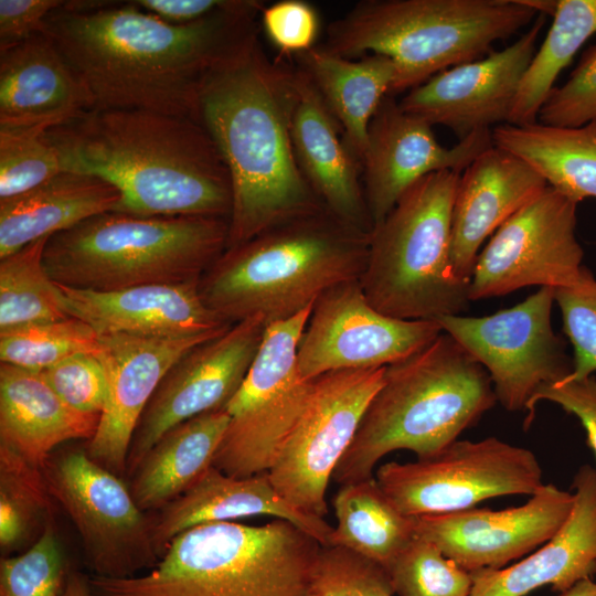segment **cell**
<instances>
[{"instance_id":"1","label":"cell","mask_w":596,"mask_h":596,"mask_svg":"<svg viewBox=\"0 0 596 596\" xmlns=\"http://www.w3.org/2000/svg\"><path fill=\"white\" fill-rule=\"evenodd\" d=\"M265 4L238 0L189 24L134 1H64L44 31L88 92L93 110L137 109L194 118L210 72L260 32Z\"/></svg>"},{"instance_id":"2","label":"cell","mask_w":596,"mask_h":596,"mask_svg":"<svg viewBox=\"0 0 596 596\" xmlns=\"http://www.w3.org/2000/svg\"><path fill=\"white\" fill-rule=\"evenodd\" d=\"M296 75V65L268 57L257 33L202 84L193 119L217 147L232 184L226 248L326 209L292 147Z\"/></svg>"},{"instance_id":"3","label":"cell","mask_w":596,"mask_h":596,"mask_svg":"<svg viewBox=\"0 0 596 596\" xmlns=\"http://www.w3.org/2000/svg\"><path fill=\"white\" fill-rule=\"evenodd\" d=\"M63 171L97 177L119 193L113 212L230 220L227 167L194 119L137 109L91 110L45 131Z\"/></svg>"},{"instance_id":"4","label":"cell","mask_w":596,"mask_h":596,"mask_svg":"<svg viewBox=\"0 0 596 596\" xmlns=\"http://www.w3.org/2000/svg\"><path fill=\"white\" fill-rule=\"evenodd\" d=\"M369 234L327 209L279 224L226 248L201 277V298L230 324L287 320L360 278Z\"/></svg>"},{"instance_id":"5","label":"cell","mask_w":596,"mask_h":596,"mask_svg":"<svg viewBox=\"0 0 596 596\" xmlns=\"http://www.w3.org/2000/svg\"><path fill=\"white\" fill-rule=\"evenodd\" d=\"M497 403L486 369L454 338L434 341L384 369L354 439L333 471L344 485L374 477L387 454L436 455L475 426Z\"/></svg>"},{"instance_id":"6","label":"cell","mask_w":596,"mask_h":596,"mask_svg":"<svg viewBox=\"0 0 596 596\" xmlns=\"http://www.w3.org/2000/svg\"><path fill=\"white\" fill-rule=\"evenodd\" d=\"M321 544L283 519L213 522L177 535L147 573L89 574L92 596H308Z\"/></svg>"},{"instance_id":"7","label":"cell","mask_w":596,"mask_h":596,"mask_svg":"<svg viewBox=\"0 0 596 596\" xmlns=\"http://www.w3.org/2000/svg\"><path fill=\"white\" fill-rule=\"evenodd\" d=\"M538 13L525 0H362L328 25L321 46L351 60L391 58L394 96L488 55Z\"/></svg>"},{"instance_id":"8","label":"cell","mask_w":596,"mask_h":596,"mask_svg":"<svg viewBox=\"0 0 596 596\" xmlns=\"http://www.w3.org/2000/svg\"><path fill=\"white\" fill-rule=\"evenodd\" d=\"M228 219L95 215L52 235L43 264L62 286L113 291L200 280L226 249Z\"/></svg>"},{"instance_id":"9","label":"cell","mask_w":596,"mask_h":596,"mask_svg":"<svg viewBox=\"0 0 596 596\" xmlns=\"http://www.w3.org/2000/svg\"><path fill=\"white\" fill-rule=\"evenodd\" d=\"M459 178L451 170L425 175L370 231L359 281L380 312L403 320L437 321L468 309L469 281L456 278L450 264Z\"/></svg>"},{"instance_id":"10","label":"cell","mask_w":596,"mask_h":596,"mask_svg":"<svg viewBox=\"0 0 596 596\" xmlns=\"http://www.w3.org/2000/svg\"><path fill=\"white\" fill-rule=\"evenodd\" d=\"M312 306L266 326L258 352L224 409L230 422L212 466L233 477L268 472L309 393L297 366V347Z\"/></svg>"},{"instance_id":"11","label":"cell","mask_w":596,"mask_h":596,"mask_svg":"<svg viewBox=\"0 0 596 596\" xmlns=\"http://www.w3.org/2000/svg\"><path fill=\"white\" fill-rule=\"evenodd\" d=\"M374 477L393 504L414 518L468 510L496 497H530L543 485L536 456L497 437L457 439L427 458L383 464Z\"/></svg>"},{"instance_id":"12","label":"cell","mask_w":596,"mask_h":596,"mask_svg":"<svg viewBox=\"0 0 596 596\" xmlns=\"http://www.w3.org/2000/svg\"><path fill=\"white\" fill-rule=\"evenodd\" d=\"M555 289L542 287L513 307L483 317L445 316L437 320L488 372L499 402L533 421L541 387L571 375L573 360L551 322Z\"/></svg>"},{"instance_id":"13","label":"cell","mask_w":596,"mask_h":596,"mask_svg":"<svg viewBox=\"0 0 596 596\" xmlns=\"http://www.w3.org/2000/svg\"><path fill=\"white\" fill-rule=\"evenodd\" d=\"M384 368L338 370L311 379L306 403L268 471L278 493L304 513L328 514L327 489Z\"/></svg>"},{"instance_id":"14","label":"cell","mask_w":596,"mask_h":596,"mask_svg":"<svg viewBox=\"0 0 596 596\" xmlns=\"http://www.w3.org/2000/svg\"><path fill=\"white\" fill-rule=\"evenodd\" d=\"M43 472L52 498L81 536L93 575L130 577L159 562L152 517L137 505L121 477L95 462L85 449L52 454Z\"/></svg>"},{"instance_id":"15","label":"cell","mask_w":596,"mask_h":596,"mask_svg":"<svg viewBox=\"0 0 596 596\" xmlns=\"http://www.w3.org/2000/svg\"><path fill=\"white\" fill-rule=\"evenodd\" d=\"M575 201L547 187L509 217L479 253L469 281L470 300L538 286H574L584 268L576 238Z\"/></svg>"},{"instance_id":"16","label":"cell","mask_w":596,"mask_h":596,"mask_svg":"<svg viewBox=\"0 0 596 596\" xmlns=\"http://www.w3.org/2000/svg\"><path fill=\"white\" fill-rule=\"evenodd\" d=\"M443 329L434 320H403L376 310L359 279L341 283L313 304L297 347L304 380L349 369L384 368L434 341Z\"/></svg>"},{"instance_id":"17","label":"cell","mask_w":596,"mask_h":596,"mask_svg":"<svg viewBox=\"0 0 596 596\" xmlns=\"http://www.w3.org/2000/svg\"><path fill=\"white\" fill-rule=\"evenodd\" d=\"M265 329L257 318L237 322L191 349L168 371L136 427L126 476L168 430L226 406L245 380Z\"/></svg>"},{"instance_id":"18","label":"cell","mask_w":596,"mask_h":596,"mask_svg":"<svg viewBox=\"0 0 596 596\" xmlns=\"http://www.w3.org/2000/svg\"><path fill=\"white\" fill-rule=\"evenodd\" d=\"M572 492L543 483L519 507L414 518L415 535L472 573L499 570L549 541L573 508Z\"/></svg>"},{"instance_id":"19","label":"cell","mask_w":596,"mask_h":596,"mask_svg":"<svg viewBox=\"0 0 596 596\" xmlns=\"http://www.w3.org/2000/svg\"><path fill=\"white\" fill-rule=\"evenodd\" d=\"M545 22L538 19L508 47L445 70L411 89L401 108L433 125H443L459 140L509 120L513 103Z\"/></svg>"},{"instance_id":"20","label":"cell","mask_w":596,"mask_h":596,"mask_svg":"<svg viewBox=\"0 0 596 596\" xmlns=\"http://www.w3.org/2000/svg\"><path fill=\"white\" fill-rule=\"evenodd\" d=\"M490 146L491 129H481L446 148L436 140L429 123L403 110L387 95L370 123L361 161L372 224L382 221L419 179L440 170L461 173Z\"/></svg>"},{"instance_id":"21","label":"cell","mask_w":596,"mask_h":596,"mask_svg":"<svg viewBox=\"0 0 596 596\" xmlns=\"http://www.w3.org/2000/svg\"><path fill=\"white\" fill-rule=\"evenodd\" d=\"M219 334L149 338L98 336L107 380V401L87 455L113 473L126 476L127 457L136 427L168 371L191 349Z\"/></svg>"},{"instance_id":"22","label":"cell","mask_w":596,"mask_h":596,"mask_svg":"<svg viewBox=\"0 0 596 596\" xmlns=\"http://www.w3.org/2000/svg\"><path fill=\"white\" fill-rule=\"evenodd\" d=\"M199 283L150 284L113 291L57 285L70 316L89 324L98 336L184 338L225 332L233 324L206 307Z\"/></svg>"},{"instance_id":"23","label":"cell","mask_w":596,"mask_h":596,"mask_svg":"<svg viewBox=\"0 0 596 596\" xmlns=\"http://www.w3.org/2000/svg\"><path fill=\"white\" fill-rule=\"evenodd\" d=\"M547 187L529 164L493 145L478 155L460 173L456 190L450 244L455 277L470 281L483 242Z\"/></svg>"},{"instance_id":"24","label":"cell","mask_w":596,"mask_h":596,"mask_svg":"<svg viewBox=\"0 0 596 596\" xmlns=\"http://www.w3.org/2000/svg\"><path fill=\"white\" fill-rule=\"evenodd\" d=\"M259 515L289 521L322 546L330 545L333 528L324 518L304 513L286 501L268 472L238 478L214 466L152 517L153 545L161 558L169 543L193 526Z\"/></svg>"},{"instance_id":"25","label":"cell","mask_w":596,"mask_h":596,"mask_svg":"<svg viewBox=\"0 0 596 596\" xmlns=\"http://www.w3.org/2000/svg\"><path fill=\"white\" fill-rule=\"evenodd\" d=\"M91 110L88 92L45 33L0 50V127L47 131Z\"/></svg>"},{"instance_id":"26","label":"cell","mask_w":596,"mask_h":596,"mask_svg":"<svg viewBox=\"0 0 596 596\" xmlns=\"http://www.w3.org/2000/svg\"><path fill=\"white\" fill-rule=\"evenodd\" d=\"M573 508L560 530L520 562L472 572L470 596H524L550 585L563 593L596 574V469L581 466Z\"/></svg>"},{"instance_id":"27","label":"cell","mask_w":596,"mask_h":596,"mask_svg":"<svg viewBox=\"0 0 596 596\" xmlns=\"http://www.w3.org/2000/svg\"><path fill=\"white\" fill-rule=\"evenodd\" d=\"M297 97L291 141L299 168L323 206L365 232L372 221L361 162L347 148L341 128L310 78L296 66Z\"/></svg>"},{"instance_id":"28","label":"cell","mask_w":596,"mask_h":596,"mask_svg":"<svg viewBox=\"0 0 596 596\" xmlns=\"http://www.w3.org/2000/svg\"><path fill=\"white\" fill-rule=\"evenodd\" d=\"M100 415L66 404L40 372L0 365V446L43 468L52 451L68 440H89Z\"/></svg>"},{"instance_id":"29","label":"cell","mask_w":596,"mask_h":596,"mask_svg":"<svg viewBox=\"0 0 596 596\" xmlns=\"http://www.w3.org/2000/svg\"><path fill=\"white\" fill-rule=\"evenodd\" d=\"M118 201V191L108 182L72 171H61L28 192L0 200V258L113 212Z\"/></svg>"},{"instance_id":"30","label":"cell","mask_w":596,"mask_h":596,"mask_svg":"<svg viewBox=\"0 0 596 596\" xmlns=\"http://www.w3.org/2000/svg\"><path fill=\"white\" fill-rule=\"evenodd\" d=\"M296 66L312 82L338 121L347 148L361 162L370 123L391 95L395 65L381 54L351 60L321 45L295 56Z\"/></svg>"},{"instance_id":"31","label":"cell","mask_w":596,"mask_h":596,"mask_svg":"<svg viewBox=\"0 0 596 596\" xmlns=\"http://www.w3.org/2000/svg\"><path fill=\"white\" fill-rule=\"evenodd\" d=\"M228 422L222 408L168 430L130 476L129 490L137 505L145 512L159 511L187 491L212 466Z\"/></svg>"},{"instance_id":"32","label":"cell","mask_w":596,"mask_h":596,"mask_svg":"<svg viewBox=\"0 0 596 596\" xmlns=\"http://www.w3.org/2000/svg\"><path fill=\"white\" fill-rule=\"evenodd\" d=\"M491 139L576 203L596 198V119L579 127L502 124L491 129Z\"/></svg>"},{"instance_id":"33","label":"cell","mask_w":596,"mask_h":596,"mask_svg":"<svg viewBox=\"0 0 596 596\" xmlns=\"http://www.w3.org/2000/svg\"><path fill=\"white\" fill-rule=\"evenodd\" d=\"M332 504L337 525L329 546L344 547L386 571L415 536L414 518L393 504L375 477L341 485Z\"/></svg>"},{"instance_id":"34","label":"cell","mask_w":596,"mask_h":596,"mask_svg":"<svg viewBox=\"0 0 596 596\" xmlns=\"http://www.w3.org/2000/svg\"><path fill=\"white\" fill-rule=\"evenodd\" d=\"M539 13L553 17L547 35L534 54L520 83L508 124L538 121L539 113L566 67L583 44L596 33V0H525Z\"/></svg>"},{"instance_id":"35","label":"cell","mask_w":596,"mask_h":596,"mask_svg":"<svg viewBox=\"0 0 596 596\" xmlns=\"http://www.w3.org/2000/svg\"><path fill=\"white\" fill-rule=\"evenodd\" d=\"M49 238L0 258V333L71 317L62 289L43 264Z\"/></svg>"},{"instance_id":"36","label":"cell","mask_w":596,"mask_h":596,"mask_svg":"<svg viewBox=\"0 0 596 596\" xmlns=\"http://www.w3.org/2000/svg\"><path fill=\"white\" fill-rule=\"evenodd\" d=\"M43 468L0 446V549L2 556L28 549L53 518Z\"/></svg>"},{"instance_id":"37","label":"cell","mask_w":596,"mask_h":596,"mask_svg":"<svg viewBox=\"0 0 596 596\" xmlns=\"http://www.w3.org/2000/svg\"><path fill=\"white\" fill-rule=\"evenodd\" d=\"M98 350V334L75 317L0 333L1 363L31 371L40 372L75 354H96Z\"/></svg>"},{"instance_id":"38","label":"cell","mask_w":596,"mask_h":596,"mask_svg":"<svg viewBox=\"0 0 596 596\" xmlns=\"http://www.w3.org/2000/svg\"><path fill=\"white\" fill-rule=\"evenodd\" d=\"M387 573L398 596H470L473 583L470 572L417 535L395 557Z\"/></svg>"},{"instance_id":"39","label":"cell","mask_w":596,"mask_h":596,"mask_svg":"<svg viewBox=\"0 0 596 596\" xmlns=\"http://www.w3.org/2000/svg\"><path fill=\"white\" fill-rule=\"evenodd\" d=\"M70 568L51 518L28 549L1 556L0 596H61Z\"/></svg>"},{"instance_id":"40","label":"cell","mask_w":596,"mask_h":596,"mask_svg":"<svg viewBox=\"0 0 596 596\" xmlns=\"http://www.w3.org/2000/svg\"><path fill=\"white\" fill-rule=\"evenodd\" d=\"M61 171L44 130L0 127V200L28 192Z\"/></svg>"},{"instance_id":"41","label":"cell","mask_w":596,"mask_h":596,"mask_svg":"<svg viewBox=\"0 0 596 596\" xmlns=\"http://www.w3.org/2000/svg\"><path fill=\"white\" fill-rule=\"evenodd\" d=\"M387 571L340 546H321L308 596H394Z\"/></svg>"},{"instance_id":"42","label":"cell","mask_w":596,"mask_h":596,"mask_svg":"<svg viewBox=\"0 0 596 596\" xmlns=\"http://www.w3.org/2000/svg\"><path fill=\"white\" fill-rule=\"evenodd\" d=\"M563 331L573 345V371L565 379L581 380L596 371V278L584 266L577 284L555 289Z\"/></svg>"},{"instance_id":"43","label":"cell","mask_w":596,"mask_h":596,"mask_svg":"<svg viewBox=\"0 0 596 596\" xmlns=\"http://www.w3.org/2000/svg\"><path fill=\"white\" fill-rule=\"evenodd\" d=\"M40 373L71 407L85 414L102 415L108 389L104 366L96 354H75Z\"/></svg>"},{"instance_id":"44","label":"cell","mask_w":596,"mask_h":596,"mask_svg":"<svg viewBox=\"0 0 596 596\" xmlns=\"http://www.w3.org/2000/svg\"><path fill=\"white\" fill-rule=\"evenodd\" d=\"M596 119V43L586 50L562 86L545 99L538 121L556 127H579Z\"/></svg>"},{"instance_id":"45","label":"cell","mask_w":596,"mask_h":596,"mask_svg":"<svg viewBox=\"0 0 596 596\" xmlns=\"http://www.w3.org/2000/svg\"><path fill=\"white\" fill-rule=\"evenodd\" d=\"M260 28L281 53L296 56L316 46L320 20L309 2L280 0L265 6Z\"/></svg>"},{"instance_id":"46","label":"cell","mask_w":596,"mask_h":596,"mask_svg":"<svg viewBox=\"0 0 596 596\" xmlns=\"http://www.w3.org/2000/svg\"><path fill=\"white\" fill-rule=\"evenodd\" d=\"M541 401L552 402L578 418L586 432L587 444L596 456V377L563 379L540 389L533 408Z\"/></svg>"},{"instance_id":"47","label":"cell","mask_w":596,"mask_h":596,"mask_svg":"<svg viewBox=\"0 0 596 596\" xmlns=\"http://www.w3.org/2000/svg\"><path fill=\"white\" fill-rule=\"evenodd\" d=\"M63 2L60 0H0V50L42 33L47 15Z\"/></svg>"},{"instance_id":"48","label":"cell","mask_w":596,"mask_h":596,"mask_svg":"<svg viewBox=\"0 0 596 596\" xmlns=\"http://www.w3.org/2000/svg\"><path fill=\"white\" fill-rule=\"evenodd\" d=\"M238 0H136L139 8L172 24H189L230 9Z\"/></svg>"},{"instance_id":"49","label":"cell","mask_w":596,"mask_h":596,"mask_svg":"<svg viewBox=\"0 0 596 596\" xmlns=\"http://www.w3.org/2000/svg\"><path fill=\"white\" fill-rule=\"evenodd\" d=\"M61 596H92L89 575L71 567Z\"/></svg>"},{"instance_id":"50","label":"cell","mask_w":596,"mask_h":596,"mask_svg":"<svg viewBox=\"0 0 596 596\" xmlns=\"http://www.w3.org/2000/svg\"><path fill=\"white\" fill-rule=\"evenodd\" d=\"M560 596H596V582L593 578L581 579Z\"/></svg>"}]
</instances>
